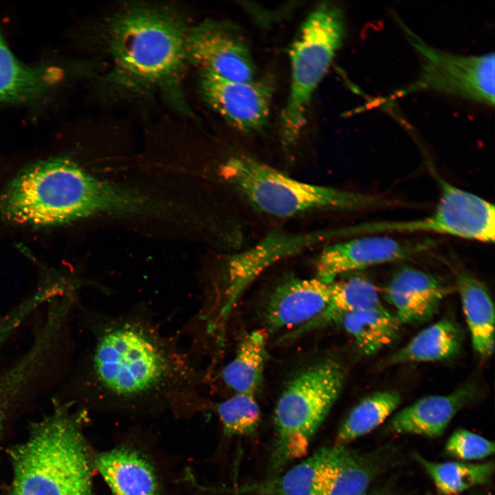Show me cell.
<instances>
[{"label":"cell","mask_w":495,"mask_h":495,"mask_svg":"<svg viewBox=\"0 0 495 495\" xmlns=\"http://www.w3.org/2000/svg\"><path fill=\"white\" fill-rule=\"evenodd\" d=\"M166 206L139 190L100 179L63 157L28 166L0 192V219L32 227L99 214H160Z\"/></svg>","instance_id":"6da1fadb"},{"label":"cell","mask_w":495,"mask_h":495,"mask_svg":"<svg viewBox=\"0 0 495 495\" xmlns=\"http://www.w3.org/2000/svg\"><path fill=\"white\" fill-rule=\"evenodd\" d=\"M89 373L92 390L118 402L175 398L195 390V371L185 355L138 316L111 319L100 329Z\"/></svg>","instance_id":"7a4b0ae2"},{"label":"cell","mask_w":495,"mask_h":495,"mask_svg":"<svg viewBox=\"0 0 495 495\" xmlns=\"http://www.w3.org/2000/svg\"><path fill=\"white\" fill-rule=\"evenodd\" d=\"M189 30L164 8L134 6L109 23L107 45L113 74L136 90L177 95L188 58Z\"/></svg>","instance_id":"3957f363"},{"label":"cell","mask_w":495,"mask_h":495,"mask_svg":"<svg viewBox=\"0 0 495 495\" xmlns=\"http://www.w3.org/2000/svg\"><path fill=\"white\" fill-rule=\"evenodd\" d=\"M81 419L69 404L54 402L9 450L13 474L3 495H94Z\"/></svg>","instance_id":"277c9868"},{"label":"cell","mask_w":495,"mask_h":495,"mask_svg":"<svg viewBox=\"0 0 495 495\" xmlns=\"http://www.w3.org/2000/svg\"><path fill=\"white\" fill-rule=\"evenodd\" d=\"M220 174L260 211L289 217L320 210H353L386 204L373 195L299 181L252 157L238 154L220 167Z\"/></svg>","instance_id":"5b68a950"},{"label":"cell","mask_w":495,"mask_h":495,"mask_svg":"<svg viewBox=\"0 0 495 495\" xmlns=\"http://www.w3.org/2000/svg\"><path fill=\"white\" fill-rule=\"evenodd\" d=\"M346 368L335 358L312 364L295 375L279 397L274 411L273 472L306 454L318 429L338 399Z\"/></svg>","instance_id":"8992f818"},{"label":"cell","mask_w":495,"mask_h":495,"mask_svg":"<svg viewBox=\"0 0 495 495\" xmlns=\"http://www.w3.org/2000/svg\"><path fill=\"white\" fill-rule=\"evenodd\" d=\"M346 33L340 6L323 2L304 21L289 49L291 86L280 118L285 149L298 140L313 94L341 47Z\"/></svg>","instance_id":"52a82bcc"},{"label":"cell","mask_w":495,"mask_h":495,"mask_svg":"<svg viewBox=\"0 0 495 495\" xmlns=\"http://www.w3.org/2000/svg\"><path fill=\"white\" fill-rule=\"evenodd\" d=\"M418 55L420 71L416 80L386 97L385 100L420 91H435L477 102L494 104V54L465 56L450 53L426 43L399 21Z\"/></svg>","instance_id":"ba28073f"},{"label":"cell","mask_w":495,"mask_h":495,"mask_svg":"<svg viewBox=\"0 0 495 495\" xmlns=\"http://www.w3.org/2000/svg\"><path fill=\"white\" fill-rule=\"evenodd\" d=\"M441 195L435 210L428 217L411 221H375L347 228L349 236L382 232H432L493 243L495 210L479 196L439 178Z\"/></svg>","instance_id":"9c48e42d"},{"label":"cell","mask_w":495,"mask_h":495,"mask_svg":"<svg viewBox=\"0 0 495 495\" xmlns=\"http://www.w3.org/2000/svg\"><path fill=\"white\" fill-rule=\"evenodd\" d=\"M189 60L224 79L248 82L254 80L255 65L242 31L228 22H204L189 30Z\"/></svg>","instance_id":"30bf717a"},{"label":"cell","mask_w":495,"mask_h":495,"mask_svg":"<svg viewBox=\"0 0 495 495\" xmlns=\"http://www.w3.org/2000/svg\"><path fill=\"white\" fill-rule=\"evenodd\" d=\"M269 79L248 82L222 78L201 72L200 89L205 100L237 130L258 132L267 124L274 93Z\"/></svg>","instance_id":"8fae6325"},{"label":"cell","mask_w":495,"mask_h":495,"mask_svg":"<svg viewBox=\"0 0 495 495\" xmlns=\"http://www.w3.org/2000/svg\"><path fill=\"white\" fill-rule=\"evenodd\" d=\"M428 248L381 235H363L326 246L316 261V278L331 283L339 276L406 258Z\"/></svg>","instance_id":"7c38bea8"},{"label":"cell","mask_w":495,"mask_h":495,"mask_svg":"<svg viewBox=\"0 0 495 495\" xmlns=\"http://www.w3.org/2000/svg\"><path fill=\"white\" fill-rule=\"evenodd\" d=\"M330 283L318 278L289 277L267 298L264 322L270 331L299 327L319 316L330 300Z\"/></svg>","instance_id":"4fadbf2b"},{"label":"cell","mask_w":495,"mask_h":495,"mask_svg":"<svg viewBox=\"0 0 495 495\" xmlns=\"http://www.w3.org/2000/svg\"><path fill=\"white\" fill-rule=\"evenodd\" d=\"M447 292L433 275L407 266L393 274L386 287L385 298L395 309L401 324H417L436 314Z\"/></svg>","instance_id":"5bb4252c"},{"label":"cell","mask_w":495,"mask_h":495,"mask_svg":"<svg viewBox=\"0 0 495 495\" xmlns=\"http://www.w3.org/2000/svg\"><path fill=\"white\" fill-rule=\"evenodd\" d=\"M476 392L473 384H466L447 395L424 397L394 415L388 430L395 434L439 437L457 412L473 402Z\"/></svg>","instance_id":"9a60e30c"},{"label":"cell","mask_w":495,"mask_h":495,"mask_svg":"<svg viewBox=\"0 0 495 495\" xmlns=\"http://www.w3.org/2000/svg\"><path fill=\"white\" fill-rule=\"evenodd\" d=\"M94 465L112 495H159L153 467L135 450L116 448L101 452Z\"/></svg>","instance_id":"2e32d148"},{"label":"cell","mask_w":495,"mask_h":495,"mask_svg":"<svg viewBox=\"0 0 495 495\" xmlns=\"http://www.w3.org/2000/svg\"><path fill=\"white\" fill-rule=\"evenodd\" d=\"M463 333L452 320L443 318L426 327L406 345L382 362L383 367L414 363L445 361L461 351Z\"/></svg>","instance_id":"e0dca14e"},{"label":"cell","mask_w":495,"mask_h":495,"mask_svg":"<svg viewBox=\"0 0 495 495\" xmlns=\"http://www.w3.org/2000/svg\"><path fill=\"white\" fill-rule=\"evenodd\" d=\"M456 285L474 351L482 358L494 349V307L485 286L466 271L456 273Z\"/></svg>","instance_id":"ac0fdd59"},{"label":"cell","mask_w":495,"mask_h":495,"mask_svg":"<svg viewBox=\"0 0 495 495\" xmlns=\"http://www.w3.org/2000/svg\"><path fill=\"white\" fill-rule=\"evenodd\" d=\"M377 472L369 457L345 447H325L322 495H366Z\"/></svg>","instance_id":"d6986e66"},{"label":"cell","mask_w":495,"mask_h":495,"mask_svg":"<svg viewBox=\"0 0 495 495\" xmlns=\"http://www.w3.org/2000/svg\"><path fill=\"white\" fill-rule=\"evenodd\" d=\"M330 300L327 307L316 318L288 333L292 338L327 324L336 323L344 314L383 307L375 286L366 278L355 275L330 283Z\"/></svg>","instance_id":"ffe728a7"},{"label":"cell","mask_w":495,"mask_h":495,"mask_svg":"<svg viewBox=\"0 0 495 495\" xmlns=\"http://www.w3.org/2000/svg\"><path fill=\"white\" fill-rule=\"evenodd\" d=\"M354 339L361 352L376 353L396 340L401 323L384 306L348 313L337 322Z\"/></svg>","instance_id":"44dd1931"},{"label":"cell","mask_w":495,"mask_h":495,"mask_svg":"<svg viewBox=\"0 0 495 495\" xmlns=\"http://www.w3.org/2000/svg\"><path fill=\"white\" fill-rule=\"evenodd\" d=\"M266 352L264 331H253L243 336L235 356L223 370L226 385L236 393L254 395L263 380Z\"/></svg>","instance_id":"7402d4cb"},{"label":"cell","mask_w":495,"mask_h":495,"mask_svg":"<svg viewBox=\"0 0 495 495\" xmlns=\"http://www.w3.org/2000/svg\"><path fill=\"white\" fill-rule=\"evenodd\" d=\"M325 466V447L279 477L236 491L261 495H322Z\"/></svg>","instance_id":"603a6c76"},{"label":"cell","mask_w":495,"mask_h":495,"mask_svg":"<svg viewBox=\"0 0 495 495\" xmlns=\"http://www.w3.org/2000/svg\"><path fill=\"white\" fill-rule=\"evenodd\" d=\"M412 457L429 475L438 492L442 495H458L478 485L487 483L494 470L492 462L469 463L463 461L436 463L418 453Z\"/></svg>","instance_id":"cb8c5ba5"},{"label":"cell","mask_w":495,"mask_h":495,"mask_svg":"<svg viewBox=\"0 0 495 495\" xmlns=\"http://www.w3.org/2000/svg\"><path fill=\"white\" fill-rule=\"evenodd\" d=\"M400 401V395L393 390L377 391L362 399L342 422L336 445H344L375 429L395 410Z\"/></svg>","instance_id":"d4e9b609"},{"label":"cell","mask_w":495,"mask_h":495,"mask_svg":"<svg viewBox=\"0 0 495 495\" xmlns=\"http://www.w3.org/2000/svg\"><path fill=\"white\" fill-rule=\"evenodd\" d=\"M45 84L38 71L15 57L0 34V103L33 98Z\"/></svg>","instance_id":"484cf974"},{"label":"cell","mask_w":495,"mask_h":495,"mask_svg":"<svg viewBox=\"0 0 495 495\" xmlns=\"http://www.w3.org/2000/svg\"><path fill=\"white\" fill-rule=\"evenodd\" d=\"M217 412L226 435L253 436L261 413L254 395L236 393L217 405Z\"/></svg>","instance_id":"4316f807"},{"label":"cell","mask_w":495,"mask_h":495,"mask_svg":"<svg viewBox=\"0 0 495 495\" xmlns=\"http://www.w3.org/2000/svg\"><path fill=\"white\" fill-rule=\"evenodd\" d=\"M445 452L462 461L481 460L494 454V443L468 430L458 429L448 439Z\"/></svg>","instance_id":"83f0119b"},{"label":"cell","mask_w":495,"mask_h":495,"mask_svg":"<svg viewBox=\"0 0 495 495\" xmlns=\"http://www.w3.org/2000/svg\"><path fill=\"white\" fill-rule=\"evenodd\" d=\"M30 315V309L19 305L10 313L0 318V346L12 336Z\"/></svg>","instance_id":"f1b7e54d"},{"label":"cell","mask_w":495,"mask_h":495,"mask_svg":"<svg viewBox=\"0 0 495 495\" xmlns=\"http://www.w3.org/2000/svg\"><path fill=\"white\" fill-rule=\"evenodd\" d=\"M6 420V418H5L3 416L0 415V436L2 433Z\"/></svg>","instance_id":"f546056e"},{"label":"cell","mask_w":495,"mask_h":495,"mask_svg":"<svg viewBox=\"0 0 495 495\" xmlns=\"http://www.w3.org/2000/svg\"><path fill=\"white\" fill-rule=\"evenodd\" d=\"M366 495H368V494H366ZM371 495H393V494H371Z\"/></svg>","instance_id":"4dcf8cb0"},{"label":"cell","mask_w":495,"mask_h":495,"mask_svg":"<svg viewBox=\"0 0 495 495\" xmlns=\"http://www.w3.org/2000/svg\"><path fill=\"white\" fill-rule=\"evenodd\" d=\"M426 495H432L431 493H428Z\"/></svg>","instance_id":"1f68e13d"},{"label":"cell","mask_w":495,"mask_h":495,"mask_svg":"<svg viewBox=\"0 0 495 495\" xmlns=\"http://www.w3.org/2000/svg\"><path fill=\"white\" fill-rule=\"evenodd\" d=\"M235 495H239L238 494H236Z\"/></svg>","instance_id":"d6a6232c"}]
</instances>
